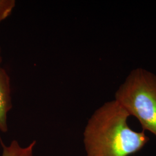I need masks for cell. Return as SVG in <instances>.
Segmentation results:
<instances>
[{"label": "cell", "mask_w": 156, "mask_h": 156, "mask_svg": "<svg viewBox=\"0 0 156 156\" xmlns=\"http://www.w3.org/2000/svg\"><path fill=\"white\" fill-rule=\"evenodd\" d=\"M129 116L115 100L97 109L84 131L86 156H128L140 151L149 138L130 128Z\"/></svg>", "instance_id": "obj_1"}, {"label": "cell", "mask_w": 156, "mask_h": 156, "mask_svg": "<svg viewBox=\"0 0 156 156\" xmlns=\"http://www.w3.org/2000/svg\"><path fill=\"white\" fill-rule=\"evenodd\" d=\"M115 100L140 122L143 131L156 136V75L134 69L117 89Z\"/></svg>", "instance_id": "obj_2"}, {"label": "cell", "mask_w": 156, "mask_h": 156, "mask_svg": "<svg viewBox=\"0 0 156 156\" xmlns=\"http://www.w3.org/2000/svg\"><path fill=\"white\" fill-rule=\"evenodd\" d=\"M12 108L10 78L5 70L0 68V131L7 133V114Z\"/></svg>", "instance_id": "obj_3"}, {"label": "cell", "mask_w": 156, "mask_h": 156, "mask_svg": "<svg viewBox=\"0 0 156 156\" xmlns=\"http://www.w3.org/2000/svg\"><path fill=\"white\" fill-rule=\"evenodd\" d=\"M0 143L2 148V156H33V151L36 141H33L26 147H21L17 140H13L9 146H6L1 140Z\"/></svg>", "instance_id": "obj_4"}, {"label": "cell", "mask_w": 156, "mask_h": 156, "mask_svg": "<svg viewBox=\"0 0 156 156\" xmlns=\"http://www.w3.org/2000/svg\"><path fill=\"white\" fill-rule=\"evenodd\" d=\"M15 5V0H0V23L11 15Z\"/></svg>", "instance_id": "obj_5"}, {"label": "cell", "mask_w": 156, "mask_h": 156, "mask_svg": "<svg viewBox=\"0 0 156 156\" xmlns=\"http://www.w3.org/2000/svg\"><path fill=\"white\" fill-rule=\"evenodd\" d=\"M1 48H0V65H1L2 61V56L1 55ZM0 68H1V67H0Z\"/></svg>", "instance_id": "obj_6"}]
</instances>
